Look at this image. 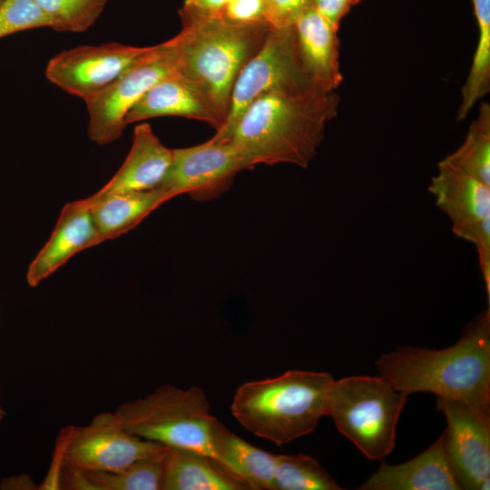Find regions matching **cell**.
Here are the masks:
<instances>
[{
  "label": "cell",
  "instance_id": "obj_1",
  "mask_svg": "<svg viewBox=\"0 0 490 490\" xmlns=\"http://www.w3.org/2000/svg\"><path fill=\"white\" fill-rule=\"evenodd\" d=\"M339 102L336 91L314 85L276 89L257 97L228 138L240 153L243 171L279 163L307 168Z\"/></svg>",
  "mask_w": 490,
  "mask_h": 490
},
{
  "label": "cell",
  "instance_id": "obj_2",
  "mask_svg": "<svg viewBox=\"0 0 490 490\" xmlns=\"http://www.w3.org/2000/svg\"><path fill=\"white\" fill-rule=\"evenodd\" d=\"M379 376L408 396L427 392L490 407V308L443 349L401 347L375 363Z\"/></svg>",
  "mask_w": 490,
  "mask_h": 490
},
{
  "label": "cell",
  "instance_id": "obj_3",
  "mask_svg": "<svg viewBox=\"0 0 490 490\" xmlns=\"http://www.w3.org/2000/svg\"><path fill=\"white\" fill-rule=\"evenodd\" d=\"M181 20V32L169 40L175 73L204 95L223 125L235 81L271 27L267 22L238 24L222 16Z\"/></svg>",
  "mask_w": 490,
  "mask_h": 490
},
{
  "label": "cell",
  "instance_id": "obj_4",
  "mask_svg": "<svg viewBox=\"0 0 490 490\" xmlns=\"http://www.w3.org/2000/svg\"><path fill=\"white\" fill-rule=\"evenodd\" d=\"M335 379L327 372L289 370L238 387L230 406L240 425L282 446L311 433L328 416Z\"/></svg>",
  "mask_w": 490,
  "mask_h": 490
},
{
  "label": "cell",
  "instance_id": "obj_5",
  "mask_svg": "<svg viewBox=\"0 0 490 490\" xmlns=\"http://www.w3.org/2000/svg\"><path fill=\"white\" fill-rule=\"evenodd\" d=\"M111 416L136 436L215 457L212 432L218 419L200 387L182 389L164 384L142 398L122 404Z\"/></svg>",
  "mask_w": 490,
  "mask_h": 490
},
{
  "label": "cell",
  "instance_id": "obj_6",
  "mask_svg": "<svg viewBox=\"0 0 490 490\" xmlns=\"http://www.w3.org/2000/svg\"><path fill=\"white\" fill-rule=\"evenodd\" d=\"M407 397L380 376L347 377L334 381L328 416L368 459L381 460L394 449Z\"/></svg>",
  "mask_w": 490,
  "mask_h": 490
},
{
  "label": "cell",
  "instance_id": "obj_7",
  "mask_svg": "<svg viewBox=\"0 0 490 490\" xmlns=\"http://www.w3.org/2000/svg\"><path fill=\"white\" fill-rule=\"evenodd\" d=\"M168 447L130 434L110 412L95 416L89 425L63 430L56 449L58 464L82 472H116L143 459L163 457Z\"/></svg>",
  "mask_w": 490,
  "mask_h": 490
},
{
  "label": "cell",
  "instance_id": "obj_8",
  "mask_svg": "<svg viewBox=\"0 0 490 490\" xmlns=\"http://www.w3.org/2000/svg\"><path fill=\"white\" fill-rule=\"evenodd\" d=\"M310 85L314 84L302 65L294 27H271L260 49L240 72L226 121L211 138L227 140L243 112L260 95L276 89Z\"/></svg>",
  "mask_w": 490,
  "mask_h": 490
},
{
  "label": "cell",
  "instance_id": "obj_9",
  "mask_svg": "<svg viewBox=\"0 0 490 490\" xmlns=\"http://www.w3.org/2000/svg\"><path fill=\"white\" fill-rule=\"evenodd\" d=\"M174 72L170 41L151 46L118 78L85 101L89 138L99 145L118 140L127 126L128 113L157 82Z\"/></svg>",
  "mask_w": 490,
  "mask_h": 490
},
{
  "label": "cell",
  "instance_id": "obj_10",
  "mask_svg": "<svg viewBox=\"0 0 490 490\" xmlns=\"http://www.w3.org/2000/svg\"><path fill=\"white\" fill-rule=\"evenodd\" d=\"M428 191L450 219L456 236L475 246L489 302L490 186L442 160Z\"/></svg>",
  "mask_w": 490,
  "mask_h": 490
},
{
  "label": "cell",
  "instance_id": "obj_11",
  "mask_svg": "<svg viewBox=\"0 0 490 490\" xmlns=\"http://www.w3.org/2000/svg\"><path fill=\"white\" fill-rule=\"evenodd\" d=\"M243 171L240 153L230 140H214L172 149L169 171L161 184L172 198L188 194L200 202L225 193Z\"/></svg>",
  "mask_w": 490,
  "mask_h": 490
},
{
  "label": "cell",
  "instance_id": "obj_12",
  "mask_svg": "<svg viewBox=\"0 0 490 490\" xmlns=\"http://www.w3.org/2000/svg\"><path fill=\"white\" fill-rule=\"evenodd\" d=\"M447 422L446 451L461 489L488 490L490 482V407L436 397Z\"/></svg>",
  "mask_w": 490,
  "mask_h": 490
},
{
  "label": "cell",
  "instance_id": "obj_13",
  "mask_svg": "<svg viewBox=\"0 0 490 490\" xmlns=\"http://www.w3.org/2000/svg\"><path fill=\"white\" fill-rule=\"evenodd\" d=\"M150 47L119 43L74 47L54 56L45 75L52 83L85 102L118 78Z\"/></svg>",
  "mask_w": 490,
  "mask_h": 490
},
{
  "label": "cell",
  "instance_id": "obj_14",
  "mask_svg": "<svg viewBox=\"0 0 490 490\" xmlns=\"http://www.w3.org/2000/svg\"><path fill=\"white\" fill-rule=\"evenodd\" d=\"M96 240L88 198L67 202L48 240L28 266V285L38 286L75 254L96 246Z\"/></svg>",
  "mask_w": 490,
  "mask_h": 490
},
{
  "label": "cell",
  "instance_id": "obj_15",
  "mask_svg": "<svg viewBox=\"0 0 490 490\" xmlns=\"http://www.w3.org/2000/svg\"><path fill=\"white\" fill-rule=\"evenodd\" d=\"M360 490H461L451 465L445 431L425 451L398 465L381 463Z\"/></svg>",
  "mask_w": 490,
  "mask_h": 490
},
{
  "label": "cell",
  "instance_id": "obj_16",
  "mask_svg": "<svg viewBox=\"0 0 490 490\" xmlns=\"http://www.w3.org/2000/svg\"><path fill=\"white\" fill-rule=\"evenodd\" d=\"M172 158V149L160 141L148 122H142L133 130L131 149L118 171L93 194L103 196L159 188Z\"/></svg>",
  "mask_w": 490,
  "mask_h": 490
},
{
  "label": "cell",
  "instance_id": "obj_17",
  "mask_svg": "<svg viewBox=\"0 0 490 490\" xmlns=\"http://www.w3.org/2000/svg\"><path fill=\"white\" fill-rule=\"evenodd\" d=\"M293 27L302 65L312 83L324 91H336L343 79L338 29L315 5L300 15Z\"/></svg>",
  "mask_w": 490,
  "mask_h": 490
},
{
  "label": "cell",
  "instance_id": "obj_18",
  "mask_svg": "<svg viewBox=\"0 0 490 490\" xmlns=\"http://www.w3.org/2000/svg\"><path fill=\"white\" fill-rule=\"evenodd\" d=\"M162 116L198 120L216 131L222 126L204 95L175 72L157 82L128 113L125 122L128 125Z\"/></svg>",
  "mask_w": 490,
  "mask_h": 490
},
{
  "label": "cell",
  "instance_id": "obj_19",
  "mask_svg": "<svg viewBox=\"0 0 490 490\" xmlns=\"http://www.w3.org/2000/svg\"><path fill=\"white\" fill-rule=\"evenodd\" d=\"M162 490H250L248 484L218 458L170 448L163 458Z\"/></svg>",
  "mask_w": 490,
  "mask_h": 490
},
{
  "label": "cell",
  "instance_id": "obj_20",
  "mask_svg": "<svg viewBox=\"0 0 490 490\" xmlns=\"http://www.w3.org/2000/svg\"><path fill=\"white\" fill-rule=\"evenodd\" d=\"M87 198L97 232V245L134 229L159 206L172 199L161 187L145 191L93 194Z\"/></svg>",
  "mask_w": 490,
  "mask_h": 490
},
{
  "label": "cell",
  "instance_id": "obj_21",
  "mask_svg": "<svg viewBox=\"0 0 490 490\" xmlns=\"http://www.w3.org/2000/svg\"><path fill=\"white\" fill-rule=\"evenodd\" d=\"M214 456L240 475L250 490H274L277 455L243 440L219 420L212 432Z\"/></svg>",
  "mask_w": 490,
  "mask_h": 490
},
{
  "label": "cell",
  "instance_id": "obj_22",
  "mask_svg": "<svg viewBox=\"0 0 490 490\" xmlns=\"http://www.w3.org/2000/svg\"><path fill=\"white\" fill-rule=\"evenodd\" d=\"M163 458L140 460L116 472L66 469L65 485L69 488L89 490H162Z\"/></svg>",
  "mask_w": 490,
  "mask_h": 490
},
{
  "label": "cell",
  "instance_id": "obj_23",
  "mask_svg": "<svg viewBox=\"0 0 490 490\" xmlns=\"http://www.w3.org/2000/svg\"><path fill=\"white\" fill-rule=\"evenodd\" d=\"M478 28L476 48L468 75L461 88L456 120L462 121L490 91V0H472Z\"/></svg>",
  "mask_w": 490,
  "mask_h": 490
},
{
  "label": "cell",
  "instance_id": "obj_24",
  "mask_svg": "<svg viewBox=\"0 0 490 490\" xmlns=\"http://www.w3.org/2000/svg\"><path fill=\"white\" fill-rule=\"evenodd\" d=\"M490 186V104L482 102L464 142L443 159Z\"/></svg>",
  "mask_w": 490,
  "mask_h": 490
},
{
  "label": "cell",
  "instance_id": "obj_25",
  "mask_svg": "<svg viewBox=\"0 0 490 490\" xmlns=\"http://www.w3.org/2000/svg\"><path fill=\"white\" fill-rule=\"evenodd\" d=\"M342 487L312 456L277 455L274 490H341Z\"/></svg>",
  "mask_w": 490,
  "mask_h": 490
},
{
  "label": "cell",
  "instance_id": "obj_26",
  "mask_svg": "<svg viewBox=\"0 0 490 490\" xmlns=\"http://www.w3.org/2000/svg\"><path fill=\"white\" fill-rule=\"evenodd\" d=\"M58 32L81 33L103 12L108 0H34Z\"/></svg>",
  "mask_w": 490,
  "mask_h": 490
},
{
  "label": "cell",
  "instance_id": "obj_27",
  "mask_svg": "<svg viewBox=\"0 0 490 490\" xmlns=\"http://www.w3.org/2000/svg\"><path fill=\"white\" fill-rule=\"evenodd\" d=\"M39 27H50V22L34 0H3L0 4V38Z\"/></svg>",
  "mask_w": 490,
  "mask_h": 490
},
{
  "label": "cell",
  "instance_id": "obj_28",
  "mask_svg": "<svg viewBox=\"0 0 490 490\" xmlns=\"http://www.w3.org/2000/svg\"><path fill=\"white\" fill-rule=\"evenodd\" d=\"M315 0H265V20L272 28L293 26Z\"/></svg>",
  "mask_w": 490,
  "mask_h": 490
},
{
  "label": "cell",
  "instance_id": "obj_29",
  "mask_svg": "<svg viewBox=\"0 0 490 490\" xmlns=\"http://www.w3.org/2000/svg\"><path fill=\"white\" fill-rule=\"evenodd\" d=\"M221 16L238 24L266 22L265 0H230Z\"/></svg>",
  "mask_w": 490,
  "mask_h": 490
},
{
  "label": "cell",
  "instance_id": "obj_30",
  "mask_svg": "<svg viewBox=\"0 0 490 490\" xmlns=\"http://www.w3.org/2000/svg\"><path fill=\"white\" fill-rule=\"evenodd\" d=\"M230 0H184L179 15L181 18L221 16Z\"/></svg>",
  "mask_w": 490,
  "mask_h": 490
},
{
  "label": "cell",
  "instance_id": "obj_31",
  "mask_svg": "<svg viewBox=\"0 0 490 490\" xmlns=\"http://www.w3.org/2000/svg\"><path fill=\"white\" fill-rule=\"evenodd\" d=\"M360 0H315L318 12L338 30L340 21Z\"/></svg>",
  "mask_w": 490,
  "mask_h": 490
},
{
  "label": "cell",
  "instance_id": "obj_32",
  "mask_svg": "<svg viewBox=\"0 0 490 490\" xmlns=\"http://www.w3.org/2000/svg\"><path fill=\"white\" fill-rule=\"evenodd\" d=\"M4 415H5V412L0 407V420L3 418Z\"/></svg>",
  "mask_w": 490,
  "mask_h": 490
},
{
  "label": "cell",
  "instance_id": "obj_33",
  "mask_svg": "<svg viewBox=\"0 0 490 490\" xmlns=\"http://www.w3.org/2000/svg\"><path fill=\"white\" fill-rule=\"evenodd\" d=\"M3 2V0H0V4Z\"/></svg>",
  "mask_w": 490,
  "mask_h": 490
}]
</instances>
